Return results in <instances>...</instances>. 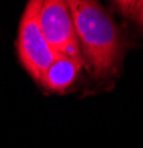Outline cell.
I'll use <instances>...</instances> for the list:
<instances>
[{
	"label": "cell",
	"instance_id": "obj_4",
	"mask_svg": "<svg viewBox=\"0 0 143 148\" xmlns=\"http://www.w3.org/2000/svg\"><path fill=\"white\" fill-rule=\"evenodd\" d=\"M82 67L81 56L57 55L54 62L46 70L42 84L51 92H64L75 83Z\"/></svg>",
	"mask_w": 143,
	"mask_h": 148
},
{
	"label": "cell",
	"instance_id": "obj_3",
	"mask_svg": "<svg viewBox=\"0 0 143 148\" xmlns=\"http://www.w3.org/2000/svg\"><path fill=\"white\" fill-rule=\"evenodd\" d=\"M39 24L46 42L57 55L81 56L67 0H43L39 12Z\"/></svg>",
	"mask_w": 143,
	"mask_h": 148
},
{
	"label": "cell",
	"instance_id": "obj_6",
	"mask_svg": "<svg viewBox=\"0 0 143 148\" xmlns=\"http://www.w3.org/2000/svg\"><path fill=\"white\" fill-rule=\"evenodd\" d=\"M136 10H137V15H139V19L143 25V0H137V6H136Z\"/></svg>",
	"mask_w": 143,
	"mask_h": 148
},
{
	"label": "cell",
	"instance_id": "obj_2",
	"mask_svg": "<svg viewBox=\"0 0 143 148\" xmlns=\"http://www.w3.org/2000/svg\"><path fill=\"white\" fill-rule=\"evenodd\" d=\"M43 0H28L21 16L18 30V56L30 76L42 82L46 70L54 62L57 53L46 42L39 24V12Z\"/></svg>",
	"mask_w": 143,
	"mask_h": 148
},
{
	"label": "cell",
	"instance_id": "obj_5",
	"mask_svg": "<svg viewBox=\"0 0 143 148\" xmlns=\"http://www.w3.org/2000/svg\"><path fill=\"white\" fill-rule=\"evenodd\" d=\"M115 2L119 8H121V10L127 15L133 14L136 10V6H137V0H115Z\"/></svg>",
	"mask_w": 143,
	"mask_h": 148
},
{
	"label": "cell",
	"instance_id": "obj_1",
	"mask_svg": "<svg viewBox=\"0 0 143 148\" xmlns=\"http://www.w3.org/2000/svg\"><path fill=\"white\" fill-rule=\"evenodd\" d=\"M81 56L97 77L109 74L121 51V34L97 0H67Z\"/></svg>",
	"mask_w": 143,
	"mask_h": 148
}]
</instances>
